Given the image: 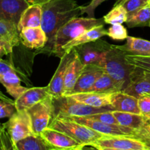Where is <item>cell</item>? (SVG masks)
Returning a JSON list of instances; mask_svg holds the SVG:
<instances>
[{
	"label": "cell",
	"instance_id": "60d3db41",
	"mask_svg": "<svg viewBox=\"0 0 150 150\" xmlns=\"http://www.w3.org/2000/svg\"><path fill=\"white\" fill-rule=\"evenodd\" d=\"M74 150H101L98 147L95 146H92V145H84V146H81V147L77 149Z\"/></svg>",
	"mask_w": 150,
	"mask_h": 150
},
{
	"label": "cell",
	"instance_id": "74e56055",
	"mask_svg": "<svg viewBox=\"0 0 150 150\" xmlns=\"http://www.w3.org/2000/svg\"><path fill=\"white\" fill-rule=\"evenodd\" d=\"M0 140H1V150H13V144L3 124L1 125V127Z\"/></svg>",
	"mask_w": 150,
	"mask_h": 150
},
{
	"label": "cell",
	"instance_id": "603a6c76",
	"mask_svg": "<svg viewBox=\"0 0 150 150\" xmlns=\"http://www.w3.org/2000/svg\"><path fill=\"white\" fill-rule=\"evenodd\" d=\"M111 94L112 93L87 92L74 94L69 96L81 103L90 106L95 107V108H105V107H111Z\"/></svg>",
	"mask_w": 150,
	"mask_h": 150
},
{
	"label": "cell",
	"instance_id": "7a4b0ae2",
	"mask_svg": "<svg viewBox=\"0 0 150 150\" xmlns=\"http://www.w3.org/2000/svg\"><path fill=\"white\" fill-rule=\"evenodd\" d=\"M125 56V53L117 45H110L105 57L99 64L117 82L122 91L127 87L136 69V67L126 61Z\"/></svg>",
	"mask_w": 150,
	"mask_h": 150
},
{
	"label": "cell",
	"instance_id": "52a82bcc",
	"mask_svg": "<svg viewBox=\"0 0 150 150\" xmlns=\"http://www.w3.org/2000/svg\"><path fill=\"white\" fill-rule=\"evenodd\" d=\"M8 133L13 144L33 136L32 122L27 111H17L7 122L3 124Z\"/></svg>",
	"mask_w": 150,
	"mask_h": 150
},
{
	"label": "cell",
	"instance_id": "1f68e13d",
	"mask_svg": "<svg viewBox=\"0 0 150 150\" xmlns=\"http://www.w3.org/2000/svg\"><path fill=\"white\" fill-rule=\"evenodd\" d=\"M125 59L129 64L134 67L150 71V57H141V56L126 54Z\"/></svg>",
	"mask_w": 150,
	"mask_h": 150
},
{
	"label": "cell",
	"instance_id": "2e32d148",
	"mask_svg": "<svg viewBox=\"0 0 150 150\" xmlns=\"http://www.w3.org/2000/svg\"><path fill=\"white\" fill-rule=\"evenodd\" d=\"M30 5L26 0H0V19L18 25L23 13Z\"/></svg>",
	"mask_w": 150,
	"mask_h": 150
},
{
	"label": "cell",
	"instance_id": "7c38bea8",
	"mask_svg": "<svg viewBox=\"0 0 150 150\" xmlns=\"http://www.w3.org/2000/svg\"><path fill=\"white\" fill-rule=\"evenodd\" d=\"M110 44L103 40H97L89 42L74 48L80 56L83 64H97L99 65L105 57V53L109 48Z\"/></svg>",
	"mask_w": 150,
	"mask_h": 150
},
{
	"label": "cell",
	"instance_id": "836d02e7",
	"mask_svg": "<svg viewBox=\"0 0 150 150\" xmlns=\"http://www.w3.org/2000/svg\"><path fill=\"white\" fill-rule=\"evenodd\" d=\"M150 4V0H125L122 4L127 13H133Z\"/></svg>",
	"mask_w": 150,
	"mask_h": 150
},
{
	"label": "cell",
	"instance_id": "ba28073f",
	"mask_svg": "<svg viewBox=\"0 0 150 150\" xmlns=\"http://www.w3.org/2000/svg\"><path fill=\"white\" fill-rule=\"evenodd\" d=\"M59 118H65L77 122L104 136H126L133 137L136 131L133 129L123 127L120 125L107 124L86 117H59Z\"/></svg>",
	"mask_w": 150,
	"mask_h": 150
},
{
	"label": "cell",
	"instance_id": "ab89813d",
	"mask_svg": "<svg viewBox=\"0 0 150 150\" xmlns=\"http://www.w3.org/2000/svg\"><path fill=\"white\" fill-rule=\"evenodd\" d=\"M26 1L29 3L30 4H45V3L48 2V1H51V0H26Z\"/></svg>",
	"mask_w": 150,
	"mask_h": 150
},
{
	"label": "cell",
	"instance_id": "e575fe53",
	"mask_svg": "<svg viewBox=\"0 0 150 150\" xmlns=\"http://www.w3.org/2000/svg\"><path fill=\"white\" fill-rule=\"evenodd\" d=\"M138 104L141 114L150 120V94H143L138 98Z\"/></svg>",
	"mask_w": 150,
	"mask_h": 150
},
{
	"label": "cell",
	"instance_id": "4fadbf2b",
	"mask_svg": "<svg viewBox=\"0 0 150 150\" xmlns=\"http://www.w3.org/2000/svg\"><path fill=\"white\" fill-rule=\"evenodd\" d=\"M76 53V49H73L68 54H64L61 58L59 64L48 85L49 94L53 98L63 96V89L66 73L69 66L74 59Z\"/></svg>",
	"mask_w": 150,
	"mask_h": 150
},
{
	"label": "cell",
	"instance_id": "e0dca14e",
	"mask_svg": "<svg viewBox=\"0 0 150 150\" xmlns=\"http://www.w3.org/2000/svg\"><path fill=\"white\" fill-rule=\"evenodd\" d=\"M104 72L105 70L103 68L97 64H91L85 65L71 95L89 92L97 79Z\"/></svg>",
	"mask_w": 150,
	"mask_h": 150
},
{
	"label": "cell",
	"instance_id": "7402d4cb",
	"mask_svg": "<svg viewBox=\"0 0 150 150\" xmlns=\"http://www.w3.org/2000/svg\"><path fill=\"white\" fill-rule=\"evenodd\" d=\"M85 64L82 62L80 56L76 51L74 59L69 66L64 79L63 96H69L71 95L83 68Z\"/></svg>",
	"mask_w": 150,
	"mask_h": 150
},
{
	"label": "cell",
	"instance_id": "6da1fadb",
	"mask_svg": "<svg viewBox=\"0 0 150 150\" xmlns=\"http://www.w3.org/2000/svg\"><path fill=\"white\" fill-rule=\"evenodd\" d=\"M41 27L48 36V40L43 48L51 52L54 37L57 31L73 18L81 14V6L76 0H51L42 4Z\"/></svg>",
	"mask_w": 150,
	"mask_h": 150
},
{
	"label": "cell",
	"instance_id": "30bf717a",
	"mask_svg": "<svg viewBox=\"0 0 150 150\" xmlns=\"http://www.w3.org/2000/svg\"><path fill=\"white\" fill-rule=\"evenodd\" d=\"M0 82L4 86L7 93L15 100L28 89L21 85V79L13 64L2 59L0 61Z\"/></svg>",
	"mask_w": 150,
	"mask_h": 150
},
{
	"label": "cell",
	"instance_id": "9a60e30c",
	"mask_svg": "<svg viewBox=\"0 0 150 150\" xmlns=\"http://www.w3.org/2000/svg\"><path fill=\"white\" fill-rule=\"evenodd\" d=\"M122 91L137 98L143 94H150V71L136 67L128 85Z\"/></svg>",
	"mask_w": 150,
	"mask_h": 150
},
{
	"label": "cell",
	"instance_id": "ffe728a7",
	"mask_svg": "<svg viewBox=\"0 0 150 150\" xmlns=\"http://www.w3.org/2000/svg\"><path fill=\"white\" fill-rule=\"evenodd\" d=\"M20 36L21 43L31 49L43 48L48 40L46 33L41 26L24 28L21 31Z\"/></svg>",
	"mask_w": 150,
	"mask_h": 150
},
{
	"label": "cell",
	"instance_id": "5bb4252c",
	"mask_svg": "<svg viewBox=\"0 0 150 150\" xmlns=\"http://www.w3.org/2000/svg\"><path fill=\"white\" fill-rule=\"evenodd\" d=\"M92 146L98 148L146 150V145L141 141L126 136H103Z\"/></svg>",
	"mask_w": 150,
	"mask_h": 150
},
{
	"label": "cell",
	"instance_id": "44dd1931",
	"mask_svg": "<svg viewBox=\"0 0 150 150\" xmlns=\"http://www.w3.org/2000/svg\"><path fill=\"white\" fill-rule=\"evenodd\" d=\"M111 107L116 111L141 114L138 98L123 91H119L111 94Z\"/></svg>",
	"mask_w": 150,
	"mask_h": 150
},
{
	"label": "cell",
	"instance_id": "8d00e7d4",
	"mask_svg": "<svg viewBox=\"0 0 150 150\" xmlns=\"http://www.w3.org/2000/svg\"><path fill=\"white\" fill-rule=\"evenodd\" d=\"M89 118L93 119V120H98L102 122L107 123V124L111 125H119L118 122L114 117V114H112V110L108 111H105V112L98 113V114H93V115L89 116Z\"/></svg>",
	"mask_w": 150,
	"mask_h": 150
},
{
	"label": "cell",
	"instance_id": "d4e9b609",
	"mask_svg": "<svg viewBox=\"0 0 150 150\" xmlns=\"http://www.w3.org/2000/svg\"><path fill=\"white\" fill-rule=\"evenodd\" d=\"M42 7L40 4H31L22 14L18 28L22 30L27 27H39L42 25Z\"/></svg>",
	"mask_w": 150,
	"mask_h": 150
},
{
	"label": "cell",
	"instance_id": "8fae6325",
	"mask_svg": "<svg viewBox=\"0 0 150 150\" xmlns=\"http://www.w3.org/2000/svg\"><path fill=\"white\" fill-rule=\"evenodd\" d=\"M21 42L18 25L0 19V57L13 52V48Z\"/></svg>",
	"mask_w": 150,
	"mask_h": 150
},
{
	"label": "cell",
	"instance_id": "7bdbcfd3",
	"mask_svg": "<svg viewBox=\"0 0 150 150\" xmlns=\"http://www.w3.org/2000/svg\"><path fill=\"white\" fill-rule=\"evenodd\" d=\"M146 146H147V147H150V143L147 144H146Z\"/></svg>",
	"mask_w": 150,
	"mask_h": 150
},
{
	"label": "cell",
	"instance_id": "484cf974",
	"mask_svg": "<svg viewBox=\"0 0 150 150\" xmlns=\"http://www.w3.org/2000/svg\"><path fill=\"white\" fill-rule=\"evenodd\" d=\"M112 114L118 122L120 125L129 127L135 130H139L144 125L146 120L142 114H133V113L122 112V111L112 110Z\"/></svg>",
	"mask_w": 150,
	"mask_h": 150
},
{
	"label": "cell",
	"instance_id": "d590c367",
	"mask_svg": "<svg viewBox=\"0 0 150 150\" xmlns=\"http://www.w3.org/2000/svg\"><path fill=\"white\" fill-rule=\"evenodd\" d=\"M133 138L141 141L145 145L150 143V120H147L144 125L139 130H136Z\"/></svg>",
	"mask_w": 150,
	"mask_h": 150
},
{
	"label": "cell",
	"instance_id": "4316f807",
	"mask_svg": "<svg viewBox=\"0 0 150 150\" xmlns=\"http://www.w3.org/2000/svg\"><path fill=\"white\" fill-rule=\"evenodd\" d=\"M125 23L129 28L150 27V4L128 14Z\"/></svg>",
	"mask_w": 150,
	"mask_h": 150
},
{
	"label": "cell",
	"instance_id": "9c48e42d",
	"mask_svg": "<svg viewBox=\"0 0 150 150\" xmlns=\"http://www.w3.org/2000/svg\"><path fill=\"white\" fill-rule=\"evenodd\" d=\"M40 136L48 150H74L84 146L63 132L49 127L45 128Z\"/></svg>",
	"mask_w": 150,
	"mask_h": 150
},
{
	"label": "cell",
	"instance_id": "f6af8a7d",
	"mask_svg": "<svg viewBox=\"0 0 150 150\" xmlns=\"http://www.w3.org/2000/svg\"><path fill=\"white\" fill-rule=\"evenodd\" d=\"M13 150H16V149H15V148L14 147H13Z\"/></svg>",
	"mask_w": 150,
	"mask_h": 150
},
{
	"label": "cell",
	"instance_id": "83f0119b",
	"mask_svg": "<svg viewBox=\"0 0 150 150\" xmlns=\"http://www.w3.org/2000/svg\"><path fill=\"white\" fill-rule=\"evenodd\" d=\"M122 91L117 82L106 73L104 72L91 88L89 92H100V93H114Z\"/></svg>",
	"mask_w": 150,
	"mask_h": 150
},
{
	"label": "cell",
	"instance_id": "d6a6232c",
	"mask_svg": "<svg viewBox=\"0 0 150 150\" xmlns=\"http://www.w3.org/2000/svg\"><path fill=\"white\" fill-rule=\"evenodd\" d=\"M108 36L115 40H124L128 37L126 28L122 23L112 24L108 29Z\"/></svg>",
	"mask_w": 150,
	"mask_h": 150
},
{
	"label": "cell",
	"instance_id": "f546056e",
	"mask_svg": "<svg viewBox=\"0 0 150 150\" xmlns=\"http://www.w3.org/2000/svg\"><path fill=\"white\" fill-rule=\"evenodd\" d=\"M127 16L128 13L125 8L122 4H119V5H114L111 11L103 16V19L105 23L107 24L112 25L116 23L122 24L127 21Z\"/></svg>",
	"mask_w": 150,
	"mask_h": 150
},
{
	"label": "cell",
	"instance_id": "ac0fdd59",
	"mask_svg": "<svg viewBox=\"0 0 150 150\" xmlns=\"http://www.w3.org/2000/svg\"><path fill=\"white\" fill-rule=\"evenodd\" d=\"M48 87H32L25 91L18 98L15 100L17 111H27L40 101L49 96Z\"/></svg>",
	"mask_w": 150,
	"mask_h": 150
},
{
	"label": "cell",
	"instance_id": "4dcf8cb0",
	"mask_svg": "<svg viewBox=\"0 0 150 150\" xmlns=\"http://www.w3.org/2000/svg\"><path fill=\"white\" fill-rule=\"evenodd\" d=\"M17 112L15 101L9 99L1 93L0 96V117L1 119L9 118Z\"/></svg>",
	"mask_w": 150,
	"mask_h": 150
},
{
	"label": "cell",
	"instance_id": "f35d334b",
	"mask_svg": "<svg viewBox=\"0 0 150 150\" xmlns=\"http://www.w3.org/2000/svg\"><path fill=\"white\" fill-rule=\"evenodd\" d=\"M105 1V0H92L88 5L81 6V14L86 13L89 18H94L95 9Z\"/></svg>",
	"mask_w": 150,
	"mask_h": 150
},
{
	"label": "cell",
	"instance_id": "b9f144b4",
	"mask_svg": "<svg viewBox=\"0 0 150 150\" xmlns=\"http://www.w3.org/2000/svg\"><path fill=\"white\" fill-rule=\"evenodd\" d=\"M101 150H134V149H111V148H99Z\"/></svg>",
	"mask_w": 150,
	"mask_h": 150
},
{
	"label": "cell",
	"instance_id": "d6986e66",
	"mask_svg": "<svg viewBox=\"0 0 150 150\" xmlns=\"http://www.w3.org/2000/svg\"><path fill=\"white\" fill-rule=\"evenodd\" d=\"M105 35H108V30L105 29L104 25H100L89 29L72 40L69 41L66 45L62 47L63 56L65 54L70 53L72 50L77 47L89 42H95Z\"/></svg>",
	"mask_w": 150,
	"mask_h": 150
},
{
	"label": "cell",
	"instance_id": "ee69618b",
	"mask_svg": "<svg viewBox=\"0 0 150 150\" xmlns=\"http://www.w3.org/2000/svg\"><path fill=\"white\" fill-rule=\"evenodd\" d=\"M146 150H150V147H147V146H146Z\"/></svg>",
	"mask_w": 150,
	"mask_h": 150
},
{
	"label": "cell",
	"instance_id": "f1b7e54d",
	"mask_svg": "<svg viewBox=\"0 0 150 150\" xmlns=\"http://www.w3.org/2000/svg\"><path fill=\"white\" fill-rule=\"evenodd\" d=\"M13 146L16 150H48L40 136L36 135L29 136Z\"/></svg>",
	"mask_w": 150,
	"mask_h": 150
},
{
	"label": "cell",
	"instance_id": "cb8c5ba5",
	"mask_svg": "<svg viewBox=\"0 0 150 150\" xmlns=\"http://www.w3.org/2000/svg\"><path fill=\"white\" fill-rule=\"evenodd\" d=\"M126 54L150 57V41L134 37H127L126 43L117 45Z\"/></svg>",
	"mask_w": 150,
	"mask_h": 150
},
{
	"label": "cell",
	"instance_id": "3957f363",
	"mask_svg": "<svg viewBox=\"0 0 150 150\" xmlns=\"http://www.w3.org/2000/svg\"><path fill=\"white\" fill-rule=\"evenodd\" d=\"M105 24L103 18L76 17L63 25L56 33L53 42L51 54L62 58L63 57L62 47L81 34L96 26Z\"/></svg>",
	"mask_w": 150,
	"mask_h": 150
},
{
	"label": "cell",
	"instance_id": "277c9868",
	"mask_svg": "<svg viewBox=\"0 0 150 150\" xmlns=\"http://www.w3.org/2000/svg\"><path fill=\"white\" fill-rule=\"evenodd\" d=\"M49 127L63 132L82 145H94L104 136L86 125L65 118H54Z\"/></svg>",
	"mask_w": 150,
	"mask_h": 150
},
{
	"label": "cell",
	"instance_id": "5b68a950",
	"mask_svg": "<svg viewBox=\"0 0 150 150\" xmlns=\"http://www.w3.org/2000/svg\"><path fill=\"white\" fill-rule=\"evenodd\" d=\"M53 105H54V118L89 117L98 113L114 110L111 107L95 108V107L90 106L81 103L70 96L53 98Z\"/></svg>",
	"mask_w": 150,
	"mask_h": 150
},
{
	"label": "cell",
	"instance_id": "8992f818",
	"mask_svg": "<svg viewBox=\"0 0 150 150\" xmlns=\"http://www.w3.org/2000/svg\"><path fill=\"white\" fill-rule=\"evenodd\" d=\"M32 122L34 134L40 136L45 128L49 127L54 118L53 97L51 95L27 110Z\"/></svg>",
	"mask_w": 150,
	"mask_h": 150
}]
</instances>
